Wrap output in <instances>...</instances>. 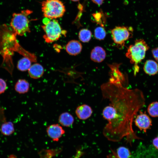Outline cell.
Listing matches in <instances>:
<instances>
[{"mask_svg": "<svg viewBox=\"0 0 158 158\" xmlns=\"http://www.w3.org/2000/svg\"><path fill=\"white\" fill-rule=\"evenodd\" d=\"M101 90L103 98L110 102L102 113L108 122L103 129L104 135L115 142L126 137L127 143L130 145L133 140L141 139L133 130L132 124L137 112L145 104L142 92L137 89H128L121 81L111 76L101 85Z\"/></svg>", "mask_w": 158, "mask_h": 158, "instance_id": "6da1fadb", "label": "cell"}, {"mask_svg": "<svg viewBox=\"0 0 158 158\" xmlns=\"http://www.w3.org/2000/svg\"><path fill=\"white\" fill-rule=\"evenodd\" d=\"M149 47L142 39L136 40L133 44L129 46L126 54L131 63L134 65V74L135 75L138 72L139 67L138 64L145 58Z\"/></svg>", "mask_w": 158, "mask_h": 158, "instance_id": "7a4b0ae2", "label": "cell"}, {"mask_svg": "<svg viewBox=\"0 0 158 158\" xmlns=\"http://www.w3.org/2000/svg\"><path fill=\"white\" fill-rule=\"evenodd\" d=\"M32 12V11L26 9L13 14L10 27L16 35L23 36L27 32H30L29 25L30 20L28 16Z\"/></svg>", "mask_w": 158, "mask_h": 158, "instance_id": "3957f363", "label": "cell"}, {"mask_svg": "<svg viewBox=\"0 0 158 158\" xmlns=\"http://www.w3.org/2000/svg\"><path fill=\"white\" fill-rule=\"evenodd\" d=\"M42 10L44 16L51 19L62 17L66 9L60 0H45L42 3Z\"/></svg>", "mask_w": 158, "mask_h": 158, "instance_id": "277c9868", "label": "cell"}, {"mask_svg": "<svg viewBox=\"0 0 158 158\" xmlns=\"http://www.w3.org/2000/svg\"><path fill=\"white\" fill-rule=\"evenodd\" d=\"M43 22L44 24L42 27L45 33L43 37L46 42L50 43L58 40L62 32L58 20L45 18Z\"/></svg>", "mask_w": 158, "mask_h": 158, "instance_id": "5b68a950", "label": "cell"}, {"mask_svg": "<svg viewBox=\"0 0 158 158\" xmlns=\"http://www.w3.org/2000/svg\"><path fill=\"white\" fill-rule=\"evenodd\" d=\"M133 29L131 27L116 26L111 30L114 42L118 47L122 48L125 42L132 37Z\"/></svg>", "mask_w": 158, "mask_h": 158, "instance_id": "8992f818", "label": "cell"}, {"mask_svg": "<svg viewBox=\"0 0 158 158\" xmlns=\"http://www.w3.org/2000/svg\"><path fill=\"white\" fill-rule=\"evenodd\" d=\"M136 126L141 130L146 133L152 125V121L150 117L145 113L140 111L134 120Z\"/></svg>", "mask_w": 158, "mask_h": 158, "instance_id": "52a82bcc", "label": "cell"}, {"mask_svg": "<svg viewBox=\"0 0 158 158\" xmlns=\"http://www.w3.org/2000/svg\"><path fill=\"white\" fill-rule=\"evenodd\" d=\"M48 136L53 141L57 142L65 133V130L59 124H53L48 126L46 129Z\"/></svg>", "mask_w": 158, "mask_h": 158, "instance_id": "ba28073f", "label": "cell"}, {"mask_svg": "<svg viewBox=\"0 0 158 158\" xmlns=\"http://www.w3.org/2000/svg\"><path fill=\"white\" fill-rule=\"evenodd\" d=\"M92 110L90 106L86 104H83L78 106L75 110L77 117L80 120H86L91 116Z\"/></svg>", "mask_w": 158, "mask_h": 158, "instance_id": "9c48e42d", "label": "cell"}, {"mask_svg": "<svg viewBox=\"0 0 158 158\" xmlns=\"http://www.w3.org/2000/svg\"><path fill=\"white\" fill-rule=\"evenodd\" d=\"M106 53L105 50L102 47L96 46L92 50L90 54V58L93 61L100 63L105 59Z\"/></svg>", "mask_w": 158, "mask_h": 158, "instance_id": "30bf717a", "label": "cell"}, {"mask_svg": "<svg viewBox=\"0 0 158 158\" xmlns=\"http://www.w3.org/2000/svg\"><path fill=\"white\" fill-rule=\"evenodd\" d=\"M82 46L81 43L76 40H71L66 46V51L69 54L75 56L81 51Z\"/></svg>", "mask_w": 158, "mask_h": 158, "instance_id": "8fae6325", "label": "cell"}, {"mask_svg": "<svg viewBox=\"0 0 158 158\" xmlns=\"http://www.w3.org/2000/svg\"><path fill=\"white\" fill-rule=\"evenodd\" d=\"M143 70L147 74L153 75L156 74L158 72V63L152 60H148L145 62Z\"/></svg>", "mask_w": 158, "mask_h": 158, "instance_id": "7c38bea8", "label": "cell"}, {"mask_svg": "<svg viewBox=\"0 0 158 158\" xmlns=\"http://www.w3.org/2000/svg\"><path fill=\"white\" fill-rule=\"evenodd\" d=\"M28 71L30 77L35 79L40 78L44 73L43 67L38 63H35L31 66Z\"/></svg>", "mask_w": 158, "mask_h": 158, "instance_id": "4fadbf2b", "label": "cell"}, {"mask_svg": "<svg viewBox=\"0 0 158 158\" xmlns=\"http://www.w3.org/2000/svg\"><path fill=\"white\" fill-rule=\"evenodd\" d=\"M74 121L73 116L68 112L62 113L59 116L58 121L62 126L69 127L73 124Z\"/></svg>", "mask_w": 158, "mask_h": 158, "instance_id": "5bb4252c", "label": "cell"}, {"mask_svg": "<svg viewBox=\"0 0 158 158\" xmlns=\"http://www.w3.org/2000/svg\"><path fill=\"white\" fill-rule=\"evenodd\" d=\"M30 84L26 80L23 79L18 80L15 85L16 91L20 94H24L29 91Z\"/></svg>", "mask_w": 158, "mask_h": 158, "instance_id": "9a60e30c", "label": "cell"}, {"mask_svg": "<svg viewBox=\"0 0 158 158\" xmlns=\"http://www.w3.org/2000/svg\"><path fill=\"white\" fill-rule=\"evenodd\" d=\"M14 131L13 124L11 121H6L2 124L0 128V132L5 136L11 135Z\"/></svg>", "mask_w": 158, "mask_h": 158, "instance_id": "2e32d148", "label": "cell"}, {"mask_svg": "<svg viewBox=\"0 0 158 158\" xmlns=\"http://www.w3.org/2000/svg\"><path fill=\"white\" fill-rule=\"evenodd\" d=\"M31 61L28 58L24 57L20 59L18 62L17 68L21 71L28 70L31 66Z\"/></svg>", "mask_w": 158, "mask_h": 158, "instance_id": "e0dca14e", "label": "cell"}, {"mask_svg": "<svg viewBox=\"0 0 158 158\" xmlns=\"http://www.w3.org/2000/svg\"><path fill=\"white\" fill-rule=\"evenodd\" d=\"M91 31L86 28L81 29L79 33V40L83 42H87L90 41L92 37Z\"/></svg>", "mask_w": 158, "mask_h": 158, "instance_id": "ac0fdd59", "label": "cell"}, {"mask_svg": "<svg viewBox=\"0 0 158 158\" xmlns=\"http://www.w3.org/2000/svg\"><path fill=\"white\" fill-rule=\"evenodd\" d=\"M147 111L150 116L158 117V102L155 101L150 103L147 107Z\"/></svg>", "mask_w": 158, "mask_h": 158, "instance_id": "d6986e66", "label": "cell"}, {"mask_svg": "<svg viewBox=\"0 0 158 158\" xmlns=\"http://www.w3.org/2000/svg\"><path fill=\"white\" fill-rule=\"evenodd\" d=\"M117 155L119 158H129L131 153L129 149L124 147H120L117 150Z\"/></svg>", "mask_w": 158, "mask_h": 158, "instance_id": "ffe728a7", "label": "cell"}, {"mask_svg": "<svg viewBox=\"0 0 158 158\" xmlns=\"http://www.w3.org/2000/svg\"><path fill=\"white\" fill-rule=\"evenodd\" d=\"M106 35V32L103 27H98L96 28L94 31V36L96 39L103 40Z\"/></svg>", "mask_w": 158, "mask_h": 158, "instance_id": "44dd1931", "label": "cell"}, {"mask_svg": "<svg viewBox=\"0 0 158 158\" xmlns=\"http://www.w3.org/2000/svg\"><path fill=\"white\" fill-rule=\"evenodd\" d=\"M6 121L5 114V109L4 108L0 106V128L2 124Z\"/></svg>", "mask_w": 158, "mask_h": 158, "instance_id": "7402d4cb", "label": "cell"}, {"mask_svg": "<svg viewBox=\"0 0 158 158\" xmlns=\"http://www.w3.org/2000/svg\"><path fill=\"white\" fill-rule=\"evenodd\" d=\"M7 88V84L4 80L0 78V95L4 93Z\"/></svg>", "mask_w": 158, "mask_h": 158, "instance_id": "603a6c76", "label": "cell"}, {"mask_svg": "<svg viewBox=\"0 0 158 158\" xmlns=\"http://www.w3.org/2000/svg\"><path fill=\"white\" fill-rule=\"evenodd\" d=\"M153 57L156 61L158 63V47L153 49L152 51Z\"/></svg>", "mask_w": 158, "mask_h": 158, "instance_id": "cb8c5ba5", "label": "cell"}, {"mask_svg": "<svg viewBox=\"0 0 158 158\" xmlns=\"http://www.w3.org/2000/svg\"><path fill=\"white\" fill-rule=\"evenodd\" d=\"M152 144L158 150V135L153 139Z\"/></svg>", "mask_w": 158, "mask_h": 158, "instance_id": "d4e9b609", "label": "cell"}, {"mask_svg": "<svg viewBox=\"0 0 158 158\" xmlns=\"http://www.w3.org/2000/svg\"><path fill=\"white\" fill-rule=\"evenodd\" d=\"M83 154V152L80 150H77L74 157L73 158H80Z\"/></svg>", "mask_w": 158, "mask_h": 158, "instance_id": "484cf974", "label": "cell"}, {"mask_svg": "<svg viewBox=\"0 0 158 158\" xmlns=\"http://www.w3.org/2000/svg\"><path fill=\"white\" fill-rule=\"evenodd\" d=\"M107 158H119L116 154L112 151V154H110L107 156Z\"/></svg>", "mask_w": 158, "mask_h": 158, "instance_id": "4316f807", "label": "cell"}, {"mask_svg": "<svg viewBox=\"0 0 158 158\" xmlns=\"http://www.w3.org/2000/svg\"><path fill=\"white\" fill-rule=\"evenodd\" d=\"M94 3L98 5H101L104 0H91Z\"/></svg>", "mask_w": 158, "mask_h": 158, "instance_id": "83f0119b", "label": "cell"}, {"mask_svg": "<svg viewBox=\"0 0 158 158\" xmlns=\"http://www.w3.org/2000/svg\"><path fill=\"white\" fill-rule=\"evenodd\" d=\"M73 1H78L80 0H71Z\"/></svg>", "mask_w": 158, "mask_h": 158, "instance_id": "f1b7e54d", "label": "cell"}]
</instances>
